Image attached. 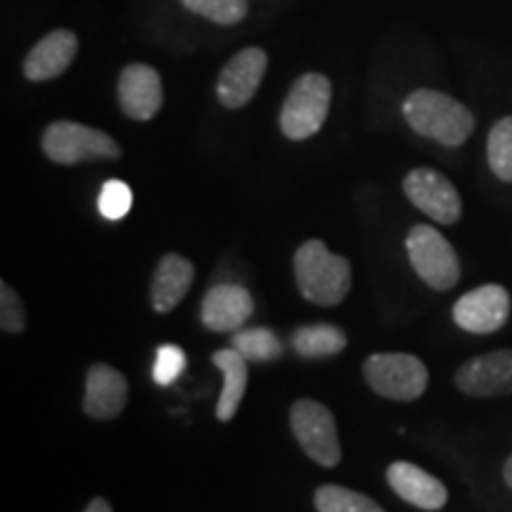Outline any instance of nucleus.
Here are the masks:
<instances>
[{"instance_id":"nucleus-1","label":"nucleus","mask_w":512,"mask_h":512,"mask_svg":"<svg viewBox=\"0 0 512 512\" xmlns=\"http://www.w3.org/2000/svg\"><path fill=\"white\" fill-rule=\"evenodd\" d=\"M403 117L415 133L446 147L463 145L475 131V117L465 105L430 88H420L408 95L403 102Z\"/></svg>"},{"instance_id":"nucleus-2","label":"nucleus","mask_w":512,"mask_h":512,"mask_svg":"<svg viewBox=\"0 0 512 512\" xmlns=\"http://www.w3.org/2000/svg\"><path fill=\"white\" fill-rule=\"evenodd\" d=\"M294 278L311 304L337 306L351 290V264L325 242L309 240L294 254Z\"/></svg>"},{"instance_id":"nucleus-3","label":"nucleus","mask_w":512,"mask_h":512,"mask_svg":"<svg viewBox=\"0 0 512 512\" xmlns=\"http://www.w3.org/2000/svg\"><path fill=\"white\" fill-rule=\"evenodd\" d=\"M332 86L328 76L304 74L294 81L287 93L283 112H280V128L290 140H306L323 128L330 112Z\"/></svg>"},{"instance_id":"nucleus-4","label":"nucleus","mask_w":512,"mask_h":512,"mask_svg":"<svg viewBox=\"0 0 512 512\" xmlns=\"http://www.w3.org/2000/svg\"><path fill=\"white\" fill-rule=\"evenodd\" d=\"M43 152L57 164L72 166L95 159H119L121 147L112 136L98 128L76 124V121H55L43 131Z\"/></svg>"},{"instance_id":"nucleus-5","label":"nucleus","mask_w":512,"mask_h":512,"mask_svg":"<svg viewBox=\"0 0 512 512\" xmlns=\"http://www.w3.org/2000/svg\"><path fill=\"white\" fill-rule=\"evenodd\" d=\"M363 375L375 394L392 401H415L430 382L425 363L411 354H373L363 363Z\"/></svg>"},{"instance_id":"nucleus-6","label":"nucleus","mask_w":512,"mask_h":512,"mask_svg":"<svg viewBox=\"0 0 512 512\" xmlns=\"http://www.w3.org/2000/svg\"><path fill=\"white\" fill-rule=\"evenodd\" d=\"M290 427L311 460L323 467L339 465L342 448H339L337 425L328 406L313 399L294 401L290 408Z\"/></svg>"},{"instance_id":"nucleus-7","label":"nucleus","mask_w":512,"mask_h":512,"mask_svg":"<svg viewBox=\"0 0 512 512\" xmlns=\"http://www.w3.org/2000/svg\"><path fill=\"white\" fill-rule=\"evenodd\" d=\"M408 259L415 273L432 290H451L460 280V261L456 249L451 247L439 230L430 226H415L406 238Z\"/></svg>"},{"instance_id":"nucleus-8","label":"nucleus","mask_w":512,"mask_h":512,"mask_svg":"<svg viewBox=\"0 0 512 512\" xmlns=\"http://www.w3.org/2000/svg\"><path fill=\"white\" fill-rule=\"evenodd\" d=\"M403 192L420 211H425L427 216L434 221L451 226L460 219V211H463V202L456 185L448 181L446 176H441L434 169H413L411 174L403 181Z\"/></svg>"},{"instance_id":"nucleus-9","label":"nucleus","mask_w":512,"mask_h":512,"mask_svg":"<svg viewBox=\"0 0 512 512\" xmlns=\"http://www.w3.org/2000/svg\"><path fill=\"white\" fill-rule=\"evenodd\" d=\"M510 294L501 285H482L463 294L453 306V320L458 328L475 335H491L508 323Z\"/></svg>"},{"instance_id":"nucleus-10","label":"nucleus","mask_w":512,"mask_h":512,"mask_svg":"<svg viewBox=\"0 0 512 512\" xmlns=\"http://www.w3.org/2000/svg\"><path fill=\"white\" fill-rule=\"evenodd\" d=\"M456 387L467 396L512 394V349L470 358L456 373Z\"/></svg>"},{"instance_id":"nucleus-11","label":"nucleus","mask_w":512,"mask_h":512,"mask_svg":"<svg viewBox=\"0 0 512 512\" xmlns=\"http://www.w3.org/2000/svg\"><path fill=\"white\" fill-rule=\"evenodd\" d=\"M268 55L261 48H245L230 60L216 83V95L221 105L228 110L245 107L254 98L256 88L261 86V79L266 74Z\"/></svg>"},{"instance_id":"nucleus-12","label":"nucleus","mask_w":512,"mask_h":512,"mask_svg":"<svg viewBox=\"0 0 512 512\" xmlns=\"http://www.w3.org/2000/svg\"><path fill=\"white\" fill-rule=\"evenodd\" d=\"M162 76L150 64H128L119 76L121 112L133 121H150L162 110Z\"/></svg>"},{"instance_id":"nucleus-13","label":"nucleus","mask_w":512,"mask_h":512,"mask_svg":"<svg viewBox=\"0 0 512 512\" xmlns=\"http://www.w3.org/2000/svg\"><path fill=\"white\" fill-rule=\"evenodd\" d=\"M128 401V382L117 368L95 363L86 375L83 411L95 420H114L124 413Z\"/></svg>"},{"instance_id":"nucleus-14","label":"nucleus","mask_w":512,"mask_h":512,"mask_svg":"<svg viewBox=\"0 0 512 512\" xmlns=\"http://www.w3.org/2000/svg\"><path fill=\"white\" fill-rule=\"evenodd\" d=\"M252 313V294L240 285H216L202 299V323L211 332L240 330Z\"/></svg>"},{"instance_id":"nucleus-15","label":"nucleus","mask_w":512,"mask_h":512,"mask_svg":"<svg viewBox=\"0 0 512 512\" xmlns=\"http://www.w3.org/2000/svg\"><path fill=\"white\" fill-rule=\"evenodd\" d=\"M387 482L401 501L422 510H441L448 501L446 486L413 463H392L387 470Z\"/></svg>"},{"instance_id":"nucleus-16","label":"nucleus","mask_w":512,"mask_h":512,"mask_svg":"<svg viewBox=\"0 0 512 512\" xmlns=\"http://www.w3.org/2000/svg\"><path fill=\"white\" fill-rule=\"evenodd\" d=\"M76 48H79V41H76L74 31H50L29 50L27 60H24V74L29 81L57 79L74 62Z\"/></svg>"},{"instance_id":"nucleus-17","label":"nucleus","mask_w":512,"mask_h":512,"mask_svg":"<svg viewBox=\"0 0 512 512\" xmlns=\"http://www.w3.org/2000/svg\"><path fill=\"white\" fill-rule=\"evenodd\" d=\"M195 283V266L181 254H166L152 275V309L157 313H171L181 304Z\"/></svg>"},{"instance_id":"nucleus-18","label":"nucleus","mask_w":512,"mask_h":512,"mask_svg":"<svg viewBox=\"0 0 512 512\" xmlns=\"http://www.w3.org/2000/svg\"><path fill=\"white\" fill-rule=\"evenodd\" d=\"M211 363L223 373V389L216 403V418L221 422H230L233 415L238 413L242 396L247 392V358L240 356L235 349H219L211 356Z\"/></svg>"},{"instance_id":"nucleus-19","label":"nucleus","mask_w":512,"mask_h":512,"mask_svg":"<svg viewBox=\"0 0 512 512\" xmlns=\"http://www.w3.org/2000/svg\"><path fill=\"white\" fill-rule=\"evenodd\" d=\"M292 347L302 358H328L347 349V335L337 325H304L292 335Z\"/></svg>"},{"instance_id":"nucleus-20","label":"nucleus","mask_w":512,"mask_h":512,"mask_svg":"<svg viewBox=\"0 0 512 512\" xmlns=\"http://www.w3.org/2000/svg\"><path fill=\"white\" fill-rule=\"evenodd\" d=\"M230 347L249 363H268L283 356V342L271 328H245L233 335Z\"/></svg>"},{"instance_id":"nucleus-21","label":"nucleus","mask_w":512,"mask_h":512,"mask_svg":"<svg viewBox=\"0 0 512 512\" xmlns=\"http://www.w3.org/2000/svg\"><path fill=\"white\" fill-rule=\"evenodd\" d=\"M313 503H316L318 512H384L373 498L337 484L320 486L313 496Z\"/></svg>"},{"instance_id":"nucleus-22","label":"nucleus","mask_w":512,"mask_h":512,"mask_svg":"<svg viewBox=\"0 0 512 512\" xmlns=\"http://www.w3.org/2000/svg\"><path fill=\"white\" fill-rule=\"evenodd\" d=\"M491 171L505 183H512V117L496 121L486 145Z\"/></svg>"},{"instance_id":"nucleus-23","label":"nucleus","mask_w":512,"mask_h":512,"mask_svg":"<svg viewBox=\"0 0 512 512\" xmlns=\"http://www.w3.org/2000/svg\"><path fill=\"white\" fill-rule=\"evenodd\" d=\"M195 15H202L216 24H238L247 15V0H183Z\"/></svg>"},{"instance_id":"nucleus-24","label":"nucleus","mask_w":512,"mask_h":512,"mask_svg":"<svg viewBox=\"0 0 512 512\" xmlns=\"http://www.w3.org/2000/svg\"><path fill=\"white\" fill-rule=\"evenodd\" d=\"M133 195L124 181H107L100 192V214L110 221H119L131 211Z\"/></svg>"},{"instance_id":"nucleus-25","label":"nucleus","mask_w":512,"mask_h":512,"mask_svg":"<svg viewBox=\"0 0 512 512\" xmlns=\"http://www.w3.org/2000/svg\"><path fill=\"white\" fill-rule=\"evenodd\" d=\"M183 370L185 354L181 347H176V344H164V347L157 349L155 368H152V377H155L157 384L169 387V384H174L178 377L183 375Z\"/></svg>"},{"instance_id":"nucleus-26","label":"nucleus","mask_w":512,"mask_h":512,"mask_svg":"<svg viewBox=\"0 0 512 512\" xmlns=\"http://www.w3.org/2000/svg\"><path fill=\"white\" fill-rule=\"evenodd\" d=\"M0 328L10 335H19L27 328V311L8 283H0Z\"/></svg>"},{"instance_id":"nucleus-27","label":"nucleus","mask_w":512,"mask_h":512,"mask_svg":"<svg viewBox=\"0 0 512 512\" xmlns=\"http://www.w3.org/2000/svg\"><path fill=\"white\" fill-rule=\"evenodd\" d=\"M86 512H112V505L105 501V498H93L91 503H88Z\"/></svg>"},{"instance_id":"nucleus-28","label":"nucleus","mask_w":512,"mask_h":512,"mask_svg":"<svg viewBox=\"0 0 512 512\" xmlns=\"http://www.w3.org/2000/svg\"><path fill=\"white\" fill-rule=\"evenodd\" d=\"M503 479H505V484L512 489V456L505 460V465H503Z\"/></svg>"}]
</instances>
